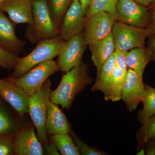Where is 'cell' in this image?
Masks as SVG:
<instances>
[{"mask_svg":"<svg viewBox=\"0 0 155 155\" xmlns=\"http://www.w3.org/2000/svg\"><path fill=\"white\" fill-rule=\"evenodd\" d=\"M92 82L87 66L81 63L63 75L58 87L51 91L50 101L63 108L69 109L76 95Z\"/></svg>","mask_w":155,"mask_h":155,"instance_id":"cell-1","label":"cell"},{"mask_svg":"<svg viewBox=\"0 0 155 155\" xmlns=\"http://www.w3.org/2000/svg\"><path fill=\"white\" fill-rule=\"evenodd\" d=\"M65 43L60 36L38 41L28 55L18 58L10 78H18L38 64L52 60L60 54Z\"/></svg>","mask_w":155,"mask_h":155,"instance_id":"cell-2","label":"cell"},{"mask_svg":"<svg viewBox=\"0 0 155 155\" xmlns=\"http://www.w3.org/2000/svg\"><path fill=\"white\" fill-rule=\"evenodd\" d=\"M33 23L28 25L25 35L28 41L32 44L42 40L54 38L59 36L50 14L48 0L32 1Z\"/></svg>","mask_w":155,"mask_h":155,"instance_id":"cell-3","label":"cell"},{"mask_svg":"<svg viewBox=\"0 0 155 155\" xmlns=\"http://www.w3.org/2000/svg\"><path fill=\"white\" fill-rule=\"evenodd\" d=\"M51 81L47 79L41 88L29 97L28 113L36 128L37 136L41 143H48L46 130L47 112L51 90Z\"/></svg>","mask_w":155,"mask_h":155,"instance_id":"cell-4","label":"cell"},{"mask_svg":"<svg viewBox=\"0 0 155 155\" xmlns=\"http://www.w3.org/2000/svg\"><path fill=\"white\" fill-rule=\"evenodd\" d=\"M60 70L57 61L52 59L38 64L20 77L9 78L8 80L14 82L30 96L39 90L51 75Z\"/></svg>","mask_w":155,"mask_h":155,"instance_id":"cell-5","label":"cell"},{"mask_svg":"<svg viewBox=\"0 0 155 155\" xmlns=\"http://www.w3.org/2000/svg\"><path fill=\"white\" fill-rule=\"evenodd\" d=\"M112 32L116 47L127 52L136 48H145V41L149 36L147 28L136 27L120 21L114 22Z\"/></svg>","mask_w":155,"mask_h":155,"instance_id":"cell-6","label":"cell"},{"mask_svg":"<svg viewBox=\"0 0 155 155\" xmlns=\"http://www.w3.org/2000/svg\"><path fill=\"white\" fill-rule=\"evenodd\" d=\"M116 18L104 11L85 18L84 38L86 46L103 39L112 32Z\"/></svg>","mask_w":155,"mask_h":155,"instance_id":"cell-7","label":"cell"},{"mask_svg":"<svg viewBox=\"0 0 155 155\" xmlns=\"http://www.w3.org/2000/svg\"><path fill=\"white\" fill-rule=\"evenodd\" d=\"M116 10L117 19L120 22L143 28L149 25L150 12L145 6L134 0H119Z\"/></svg>","mask_w":155,"mask_h":155,"instance_id":"cell-8","label":"cell"},{"mask_svg":"<svg viewBox=\"0 0 155 155\" xmlns=\"http://www.w3.org/2000/svg\"><path fill=\"white\" fill-rule=\"evenodd\" d=\"M86 46L83 31L66 41L58 56L57 63L60 69L66 73L79 65Z\"/></svg>","mask_w":155,"mask_h":155,"instance_id":"cell-9","label":"cell"},{"mask_svg":"<svg viewBox=\"0 0 155 155\" xmlns=\"http://www.w3.org/2000/svg\"><path fill=\"white\" fill-rule=\"evenodd\" d=\"M85 21V15L81 10L79 0H72L61 22L59 36L65 41H68L83 31Z\"/></svg>","mask_w":155,"mask_h":155,"instance_id":"cell-10","label":"cell"},{"mask_svg":"<svg viewBox=\"0 0 155 155\" xmlns=\"http://www.w3.org/2000/svg\"><path fill=\"white\" fill-rule=\"evenodd\" d=\"M145 94V87L143 77L139 76L132 69H127L122 96L127 110L130 112L135 110L139 104L143 101Z\"/></svg>","mask_w":155,"mask_h":155,"instance_id":"cell-11","label":"cell"},{"mask_svg":"<svg viewBox=\"0 0 155 155\" xmlns=\"http://www.w3.org/2000/svg\"><path fill=\"white\" fill-rule=\"evenodd\" d=\"M0 96L20 115L28 113L30 96L14 82L0 78Z\"/></svg>","mask_w":155,"mask_h":155,"instance_id":"cell-12","label":"cell"},{"mask_svg":"<svg viewBox=\"0 0 155 155\" xmlns=\"http://www.w3.org/2000/svg\"><path fill=\"white\" fill-rule=\"evenodd\" d=\"M15 23L0 8V45L10 52L18 55L24 49L26 42L15 34Z\"/></svg>","mask_w":155,"mask_h":155,"instance_id":"cell-13","label":"cell"},{"mask_svg":"<svg viewBox=\"0 0 155 155\" xmlns=\"http://www.w3.org/2000/svg\"><path fill=\"white\" fill-rule=\"evenodd\" d=\"M33 0H5L0 4V8L9 15L15 24L33 23Z\"/></svg>","mask_w":155,"mask_h":155,"instance_id":"cell-14","label":"cell"},{"mask_svg":"<svg viewBox=\"0 0 155 155\" xmlns=\"http://www.w3.org/2000/svg\"><path fill=\"white\" fill-rule=\"evenodd\" d=\"M14 154L17 155H42L41 143L33 127L22 129L14 139Z\"/></svg>","mask_w":155,"mask_h":155,"instance_id":"cell-15","label":"cell"},{"mask_svg":"<svg viewBox=\"0 0 155 155\" xmlns=\"http://www.w3.org/2000/svg\"><path fill=\"white\" fill-rule=\"evenodd\" d=\"M46 130L51 134L69 133L71 125L61 109L51 101L48 104Z\"/></svg>","mask_w":155,"mask_h":155,"instance_id":"cell-16","label":"cell"},{"mask_svg":"<svg viewBox=\"0 0 155 155\" xmlns=\"http://www.w3.org/2000/svg\"><path fill=\"white\" fill-rule=\"evenodd\" d=\"M91 54V59L99 72L104 63L114 54L116 45L112 32L105 38L89 45Z\"/></svg>","mask_w":155,"mask_h":155,"instance_id":"cell-17","label":"cell"},{"mask_svg":"<svg viewBox=\"0 0 155 155\" xmlns=\"http://www.w3.org/2000/svg\"><path fill=\"white\" fill-rule=\"evenodd\" d=\"M114 54L104 63L97 72L95 82L92 86L91 91H100L104 95L106 101L110 100V86L112 72L115 66Z\"/></svg>","mask_w":155,"mask_h":155,"instance_id":"cell-18","label":"cell"},{"mask_svg":"<svg viewBox=\"0 0 155 155\" xmlns=\"http://www.w3.org/2000/svg\"><path fill=\"white\" fill-rule=\"evenodd\" d=\"M150 61V57L146 48H136L127 51V68L133 70L139 76L143 77L145 69Z\"/></svg>","mask_w":155,"mask_h":155,"instance_id":"cell-19","label":"cell"},{"mask_svg":"<svg viewBox=\"0 0 155 155\" xmlns=\"http://www.w3.org/2000/svg\"><path fill=\"white\" fill-rule=\"evenodd\" d=\"M145 94L143 101V107L137 114V119L142 125L155 115V88L145 84Z\"/></svg>","mask_w":155,"mask_h":155,"instance_id":"cell-20","label":"cell"},{"mask_svg":"<svg viewBox=\"0 0 155 155\" xmlns=\"http://www.w3.org/2000/svg\"><path fill=\"white\" fill-rule=\"evenodd\" d=\"M126 78L127 71H123L115 65L110 86V100L112 101H118L122 99V90Z\"/></svg>","mask_w":155,"mask_h":155,"instance_id":"cell-21","label":"cell"},{"mask_svg":"<svg viewBox=\"0 0 155 155\" xmlns=\"http://www.w3.org/2000/svg\"><path fill=\"white\" fill-rule=\"evenodd\" d=\"M51 140L62 155H80L75 143L69 133L52 134Z\"/></svg>","mask_w":155,"mask_h":155,"instance_id":"cell-22","label":"cell"},{"mask_svg":"<svg viewBox=\"0 0 155 155\" xmlns=\"http://www.w3.org/2000/svg\"><path fill=\"white\" fill-rule=\"evenodd\" d=\"M119 0H92L85 18L97 12L104 11L117 19L116 6Z\"/></svg>","mask_w":155,"mask_h":155,"instance_id":"cell-23","label":"cell"},{"mask_svg":"<svg viewBox=\"0 0 155 155\" xmlns=\"http://www.w3.org/2000/svg\"><path fill=\"white\" fill-rule=\"evenodd\" d=\"M136 138L139 150L143 148L147 142L155 138V115L142 125L137 132Z\"/></svg>","mask_w":155,"mask_h":155,"instance_id":"cell-24","label":"cell"},{"mask_svg":"<svg viewBox=\"0 0 155 155\" xmlns=\"http://www.w3.org/2000/svg\"><path fill=\"white\" fill-rule=\"evenodd\" d=\"M72 0H51L48 5L50 14L56 28L59 31L61 22Z\"/></svg>","mask_w":155,"mask_h":155,"instance_id":"cell-25","label":"cell"},{"mask_svg":"<svg viewBox=\"0 0 155 155\" xmlns=\"http://www.w3.org/2000/svg\"><path fill=\"white\" fill-rule=\"evenodd\" d=\"M16 130L15 123L5 109L0 105V136L9 135Z\"/></svg>","mask_w":155,"mask_h":155,"instance_id":"cell-26","label":"cell"},{"mask_svg":"<svg viewBox=\"0 0 155 155\" xmlns=\"http://www.w3.org/2000/svg\"><path fill=\"white\" fill-rule=\"evenodd\" d=\"M19 58L18 55L8 51L0 45V67L8 70L13 69Z\"/></svg>","mask_w":155,"mask_h":155,"instance_id":"cell-27","label":"cell"},{"mask_svg":"<svg viewBox=\"0 0 155 155\" xmlns=\"http://www.w3.org/2000/svg\"><path fill=\"white\" fill-rule=\"evenodd\" d=\"M72 138L74 140L76 146L78 148L80 154L83 155H105L104 153L98 150L95 149L92 147L89 146L88 145L84 143L77 135L70 130L69 132Z\"/></svg>","mask_w":155,"mask_h":155,"instance_id":"cell-28","label":"cell"},{"mask_svg":"<svg viewBox=\"0 0 155 155\" xmlns=\"http://www.w3.org/2000/svg\"><path fill=\"white\" fill-rule=\"evenodd\" d=\"M14 154V140L9 135L0 136V155Z\"/></svg>","mask_w":155,"mask_h":155,"instance_id":"cell-29","label":"cell"},{"mask_svg":"<svg viewBox=\"0 0 155 155\" xmlns=\"http://www.w3.org/2000/svg\"><path fill=\"white\" fill-rule=\"evenodd\" d=\"M127 52L119 50L116 47L114 55L115 58V65L116 67L123 71H127V68L126 64V57Z\"/></svg>","mask_w":155,"mask_h":155,"instance_id":"cell-30","label":"cell"},{"mask_svg":"<svg viewBox=\"0 0 155 155\" xmlns=\"http://www.w3.org/2000/svg\"><path fill=\"white\" fill-rule=\"evenodd\" d=\"M146 48L149 54L151 61H155V35L150 36L147 47Z\"/></svg>","mask_w":155,"mask_h":155,"instance_id":"cell-31","label":"cell"},{"mask_svg":"<svg viewBox=\"0 0 155 155\" xmlns=\"http://www.w3.org/2000/svg\"><path fill=\"white\" fill-rule=\"evenodd\" d=\"M145 154L147 155H155V138L151 140L144 145Z\"/></svg>","mask_w":155,"mask_h":155,"instance_id":"cell-32","label":"cell"},{"mask_svg":"<svg viewBox=\"0 0 155 155\" xmlns=\"http://www.w3.org/2000/svg\"><path fill=\"white\" fill-rule=\"evenodd\" d=\"M45 149L46 152L48 155H59L58 149L54 143L51 141V143H48L45 144Z\"/></svg>","mask_w":155,"mask_h":155,"instance_id":"cell-33","label":"cell"},{"mask_svg":"<svg viewBox=\"0 0 155 155\" xmlns=\"http://www.w3.org/2000/svg\"><path fill=\"white\" fill-rule=\"evenodd\" d=\"M147 28L148 31L149 36L155 35V10L151 14L150 21Z\"/></svg>","mask_w":155,"mask_h":155,"instance_id":"cell-34","label":"cell"},{"mask_svg":"<svg viewBox=\"0 0 155 155\" xmlns=\"http://www.w3.org/2000/svg\"><path fill=\"white\" fill-rule=\"evenodd\" d=\"M92 0H79L81 10L83 14L86 16V14L91 4Z\"/></svg>","mask_w":155,"mask_h":155,"instance_id":"cell-35","label":"cell"},{"mask_svg":"<svg viewBox=\"0 0 155 155\" xmlns=\"http://www.w3.org/2000/svg\"><path fill=\"white\" fill-rule=\"evenodd\" d=\"M134 1L144 6H151L155 3V0H134Z\"/></svg>","mask_w":155,"mask_h":155,"instance_id":"cell-36","label":"cell"},{"mask_svg":"<svg viewBox=\"0 0 155 155\" xmlns=\"http://www.w3.org/2000/svg\"><path fill=\"white\" fill-rule=\"evenodd\" d=\"M137 155H145V151L144 150V148H142L140 150H139V152L137 153Z\"/></svg>","mask_w":155,"mask_h":155,"instance_id":"cell-37","label":"cell"},{"mask_svg":"<svg viewBox=\"0 0 155 155\" xmlns=\"http://www.w3.org/2000/svg\"><path fill=\"white\" fill-rule=\"evenodd\" d=\"M150 8L151 9H153V10H155V3L154 4H153V5H152L150 6Z\"/></svg>","mask_w":155,"mask_h":155,"instance_id":"cell-38","label":"cell"},{"mask_svg":"<svg viewBox=\"0 0 155 155\" xmlns=\"http://www.w3.org/2000/svg\"><path fill=\"white\" fill-rule=\"evenodd\" d=\"M4 1H5V0H0V4L2 2H4Z\"/></svg>","mask_w":155,"mask_h":155,"instance_id":"cell-39","label":"cell"}]
</instances>
